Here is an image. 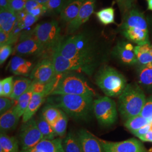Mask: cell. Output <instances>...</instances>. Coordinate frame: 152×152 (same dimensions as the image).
Returning <instances> with one entry per match:
<instances>
[{"label":"cell","mask_w":152,"mask_h":152,"mask_svg":"<svg viewBox=\"0 0 152 152\" xmlns=\"http://www.w3.org/2000/svg\"><path fill=\"white\" fill-rule=\"evenodd\" d=\"M57 49L66 58L99 63L96 40L88 31L63 37Z\"/></svg>","instance_id":"6da1fadb"},{"label":"cell","mask_w":152,"mask_h":152,"mask_svg":"<svg viewBox=\"0 0 152 152\" xmlns=\"http://www.w3.org/2000/svg\"><path fill=\"white\" fill-rule=\"evenodd\" d=\"M49 104L54 105L68 115L78 120H87L93 112L94 97L78 95L50 96Z\"/></svg>","instance_id":"7a4b0ae2"},{"label":"cell","mask_w":152,"mask_h":152,"mask_svg":"<svg viewBox=\"0 0 152 152\" xmlns=\"http://www.w3.org/2000/svg\"><path fill=\"white\" fill-rule=\"evenodd\" d=\"M56 82L50 96L78 95L94 97L95 92L87 79L76 72L57 74Z\"/></svg>","instance_id":"3957f363"},{"label":"cell","mask_w":152,"mask_h":152,"mask_svg":"<svg viewBox=\"0 0 152 152\" xmlns=\"http://www.w3.org/2000/svg\"><path fill=\"white\" fill-rule=\"evenodd\" d=\"M120 31L128 40L137 45L149 43L146 18L136 9H131L123 18Z\"/></svg>","instance_id":"277c9868"},{"label":"cell","mask_w":152,"mask_h":152,"mask_svg":"<svg viewBox=\"0 0 152 152\" xmlns=\"http://www.w3.org/2000/svg\"><path fill=\"white\" fill-rule=\"evenodd\" d=\"M145 95L136 83L127 84L118 97V110L122 118L127 121L140 115L146 102Z\"/></svg>","instance_id":"5b68a950"},{"label":"cell","mask_w":152,"mask_h":152,"mask_svg":"<svg viewBox=\"0 0 152 152\" xmlns=\"http://www.w3.org/2000/svg\"><path fill=\"white\" fill-rule=\"evenodd\" d=\"M95 82L106 96L112 98L119 97L127 85L124 75L108 65L104 66L98 71Z\"/></svg>","instance_id":"8992f818"},{"label":"cell","mask_w":152,"mask_h":152,"mask_svg":"<svg viewBox=\"0 0 152 152\" xmlns=\"http://www.w3.org/2000/svg\"><path fill=\"white\" fill-rule=\"evenodd\" d=\"M33 35L41 44L48 53H53L59 46L62 39L61 29L55 20L38 24L33 29Z\"/></svg>","instance_id":"52a82bcc"},{"label":"cell","mask_w":152,"mask_h":152,"mask_svg":"<svg viewBox=\"0 0 152 152\" xmlns=\"http://www.w3.org/2000/svg\"><path fill=\"white\" fill-rule=\"evenodd\" d=\"M51 58L56 74L76 72L84 73L90 76L94 72L98 65L97 63L66 58L60 54L57 48L53 53Z\"/></svg>","instance_id":"ba28073f"},{"label":"cell","mask_w":152,"mask_h":152,"mask_svg":"<svg viewBox=\"0 0 152 152\" xmlns=\"http://www.w3.org/2000/svg\"><path fill=\"white\" fill-rule=\"evenodd\" d=\"M93 113L100 124L103 126L113 125L117 120V104L107 96L94 100Z\"/></svg>","instance_id":"9c48e42d"},{"label":"cell","mask_w":152,"mask_h":152,"mask_svg":"<svg viewBox=\"0 0 152 152\" xmlns=\"http://www.w3.org/2000/svg\"><path fill=\"white\" fill-rule=\"evenodd\" d=\"M14 50V53L20 56H45L48 53L44 46L33 35L32 31L22 33Z\"/></svg>","instance_id":"30bf717a"},{"label":"cell","mask_w":152,"mask_h":152,"mask_svg":"<svg viewBox=\"0 0 152 152\" xmlns=\"http://www.w3.org/2000/svg\"><path fill=\"white\" fill-rule=\"evenodd\" d=\"M42 140L44 137L34 117L23 124L19 133V142L21 150L32 148Z\"/></svg>","instance_id":"8fae6325"},{"label":"cell","mask_w":152,"mask_h":152,"mask_svg":"<svg viewBox=\"0 0 152 152\" xmlns=\"http://www.w3.org/2000/svg\"><path fill=\"white\" fill-rule=\"evenodd\" d=\"M52 58L45 56L34 65L29 78L36 83L47 84L56 76Z\"/></svg>","instance_id":"7c38bea8"},{"label":"cell","mask_w":152,"mask_h":152,"mask_svg":"<svg viewBox=\"0 0 152 152\" xmlns=\"http://www.w3.org/2000/svg\"><path fill=\"white\" fill-rule=\"evenodd\" d=\"M98 140L104 152H148L141 141L134 138L119 142L105 141L99 138Z\"/></svg>","instance_id":"4fadbf2b"},{"label":"cell","mask_w":152,"mask_h":152,"mask_svg":"<svg viewBox=\"0 0 152 152\" xmlns=\"http://www.w3.org/2000/svg\"><path fill=\"white\" fill-rule=\"evenodd\" d=\"M96 0H86L76 18L68 23L66 33L72 34L88 21L94 12Z\"/></svg>","instance_id":"5bb4252c"},{"label":"cell","mask_w":152,"mask_h":152,"mask_svg":"<svg viewBox=\"0 0 152 152\" xmlns=\"http://www.w3.org/2000/svg\"><path fill=\"white\" fill-rule=\"evenodd\" d=\"M77 136L83 152H104L98 137L87 130H80L77 132Z\"/></svg>","instance_id":"9a60e30c"},{"label":"cell","mask_w":152,"mask_h":152,"mask_svg":"<svg viewBox=\"0 0 152 152\" xmlns=\"http://www.w3.org/2000/svg\"><path fill=\"white\" fill-rule=\"evenodd\" d=\"M134 49L135 47L130 42H121L114 48V54L123 64L134 65L137 62Z\"/></svg>","instance_id":"2e32d148"},{"label":"cell","mask_w":152,"mask_h":152,"mask_svg":"<svg viewBox=\"0 0 152 152\" xmlns=\"http://www.w3.org/2000/svg\"><path fill=\"white\" fill-rule=\"evenodd\" d=\"M34 66L31 61L16 55L10 61L9 69L16 76L29 77Z\"/></svg>","instance_id":"e0dca14e"},{"label":"cell","mask_w":152,"mask_h":152,"mask_svg":"<svg viewBox=\"0 0 152 152\" xmlns=\"http://www.w3.org/2000/svg\"><path fill=\"white\" fill-rule=\"evenodd\" d=\"M48 95L45 92H34L31 100L26 112L22 116L23 123L26 122L33 117V115L41 107Z\"/></svg>","instance_id":"ac0fdd59"},{"label":"cell","mask_w":152,"mask_h":152,"mask_svg":"<svg viewBox=\"0 0 152 152\" xmlns=\"http://www.w3.org/2000/svg\"><path fill=\"white\" fill-rule=\"evenodd\" d=\"M86 0H67L60 13L61 19L65 23H69L76 18Z\"/></svg>","instance_id":"d6986e66"},{"label":"cell","mask_w":152,"mask_h":152,"mask_svg":"<svg viewBox=\"0 0 152 152\" xmlns=\"http://www.w3.org/2000/svg\"><path fill=\"white\" fill-rule=\"evenodd\" d=\"M20 118L15 113L14 107L4 114H1V132L6 134L7 132L15 130L18 125Z\"/></svg>","instance_id":"ffe728a7"},{"label":"cell","mask_w":152,"mask_h":152,"mask_svg":"<svg viewBox=\"0 0 152 152\" xmlns=\"http://www.w3.org/2000/svg\"><path fill=\"white\" fill-rule=\"evenodd\" d=\"M18 20L17 14L11 10H0V30L10 33L15 27Z\"/></svg>","instance_id":"44dd1931"},{"label":"cell","mask_w":152,"mask_h":152,"mask_svg":"<svg viewBox=\"0 0 152 152\" xmlns=\"http://www.w3.org/2000/svg\"><path fill=\"white\" fill-rule=\"evenodd\" d=\"M33 148L39 152H65L63 147V139L60 137L53 140H42Z\"/></svg>","instance_id":"7402d4cb"},{"label":"cell","mask_w":152,"mask_h":152,"mask_svg":"<svg viewBox=\"0 0 152 152\" xmlns=\"http://www.w3.org/2000/svg\"><path fill=\"white\" fill-rule=\"evenodd\" d=\"M32 83V81L29 78L25 77L14 78L12 92L9 98L15 101L17 100L27 90Z\"/></svg>","instance_id":"603a6c76"},{"label":"cell","mask_w":152,"mask_h":152,"mask_svg":"<svg viewBox=\"0 0 152 152\" xmlns=\"http://www.w3.org/2000/svg\"><path fill=\"white\" fill-rule=\"evenodd\" d=\"M33 93L34 88L32 82L27 90L16 100V104L14 106V109L15 113L19 117H22L26 112L31 100Z\"/></svg>","instance_id":"cb8c5ba5"},{"label":"cell","mask_w":152,"mask_h":152,"mask_svg":"<svg viewBox=\"0 0 152 152\" xmlns=\"http://www.w3.org/2000/svg\"><path fill=\"white\" fill-rule=\"evenodd\" d=\"M134 51L137 61L141 65L152 63V45L150 43L137 45Z\"/></svg>","instance_id":"d4e9b609"},{"label":"cell","mask_w":152,"mask_h":152,"mask_svg":"<svg viewBox=\"0 0 152 152\" xmlns=\"http://www.w3.org/2000/svg\"><path fill=\"white\" fill-rule=\"evenodd\" d=\"M0 148L4 152H20L19 142L15 137L7 135L6 133L1 132Z\"/></svg>","instance_id":"484cf974"},{"label":"cell","mask_w":152,"mask_h":152,"mask_svg":"<svg viewBox=\"0 0 152 152\" xmlns=\"http://www.w3.org/2000/svg\"><path fill=\"white\" fill-rule=\"evenodd\" d=\"M63 147L65 152H83L77 135L69 132L63 139Z\"/></svg>","instance_id":"4316f807"},{"label":"cell","mask_w":152,"mask_h":152,"mask_svg":"<svg viewBox=\"0 0 152 152\" xmlns=\"http://www.w3.org/2000/svg\"><path fill=\"white\" fill-rule=\"evenodd\" d=\"M137 79L142 86L152 88V63L141 65L137 72Z\"/></svg>","instance_id":"83f0119b"},{"label":"cell","mask_w":152,"mask_h":152,"mask_svg":"<svg viewBox=\"0 0 152 152\" xmlns=\"http://www.w3.org/2000/svg\"><path fill=\"white\" fill-rule=\"evenodd\" d=\"M38 129L45 140H53L55 139L56 134H55L52 125L44 118L41 113L36 120Z\"/></svg>","instance_id":"f1b7e54d"},{"label":"cell","mask_w":152,"mask_h":152,"mask_svg":"<svg viewBox=\"0 0 152 152\" xmlns=\"http://www.w3.org/2000/svg\"><path fill=\"white\" fill-rule=\"evenodd\" d=\"M24 10L38 19L46 14L45 5L33 0H27Z\"/></svg>","instance_id":"f546056e"},{"label":"cell","mask_w":152,"mask_h":152,"mask_svg":"<svg viewBox=\"0 0 152 152\" xmlns=\"http://www.w3.org/2000/svg\"><path fill=\"white\" fill-rule=\"evenodd\" d=\"M18 20L16 25L22 31L31 27L37 22L38 19L24 10L16 12Z\"/></svg>","instance_id":"4dcf8cb0"},{"label":"cell","mask_w":152,"mask_h":152,"mask_svg":"<svg viewBox=\"0 0 152 152\" xmlns=\"http://www.w3.org/2000/svg\"><path fill=\"white\" fill-rule=\"evenodd\" d=\"M61 112V110L60 109L58 108L54 105L48 104L42 109L41 114L44 118L53 126L59 118Z\"/></svg>","instance_id":"1f68e13d"},{"label":"cell","mask_w":152,"mask_h":152,"mask_svg":"<svg viewBox=\"0 0 152 152\" xmlns=\"http://www.w3.org/2000/svg\"><path fill=\"white\" fill-rule=\"evenodd\" d=\"M149 124L150 123L147 119L141 115H139L126 121L125 126L129 130L134 134L136 131Z\"/></svg>","instance_id":"d6a6232c"},{"label":"cell","mask_w":152,"mask_h":152,"mask_svg":"<svg viewBox=\"0 0 152 152\" xmlns=\"http://www.w3.org/2000/svg\"><path fill=\"white\" fill-rule=\"evenodd\" d=\"M68 122V115L61 110L59 118L55 122L54 124L53 125V127L55 134H56V136L60 137H64L65 136L66 132Z\"/></svg>","instance_id":"836d02e7"},{"label":"cell","mask_w":152,"mask_h":152,"mask_svg":"<svg viewBox=\"0 0 152 152\" xmlns=\"http://www.w3.org/2000/svg\"><path fill=\"white\" fill-rule=\"evenodd\" d=\"M99 20L104 25L115 23L114 9L112 7H107L102 9L96 13Z\"/></svg>","instance_id":"e575fe53"},{"label":"cell","mask_w":152,"mask_h":152,"mask_svg":"<svg viewBox=\"0 0 152 152\" xmlns=\"http://www.w3.org/2000/svg\"><path fill=\"white\" fill-rule=\"evenodd\" d=\"M66 1L67 0H49L45 5L46 8V14H60Z\"/></svg>","instance_id":"d590c367"},{"label":"cell","mask_w":152,"mask_h":152,"mask_svg":"<svg viewBox=\"0 0 152 152\" xmlns=\"http://www.w3.org/2000/svg\"><path fill=\"white\" fill-rule=\"evenodd\" d=\"M119 7L123 18L132 9L134 0H115Z\"/></svg>","instance_id":"8d00e7d4"},{"label":"cell","mask_w":152,"mask_h":152,"mask_svg":"<svg viewBox=\"0 0 152 152\" xmlns=\"http://www.w3.org/2000/svg\"><path fill=\"white\" fill-rule=\"evenodd\" d=\"M14 78L12 76H10L2 80L3 82V95L2 97L9 98L10 96L13 89Z\"/></svg>","instance_id":"74e56055"},{"label":"cell","mask_w":152,"mask_h":152,"mask_svg":"<svg viewBox=\"0 0 152 152\" xmlns=\"http://www.w3.org/2000/svg\"><path fill=\"white\" fill-rule=\"evenodd\" d=\"M140 115L147 119L149 123L152 122V96L146 100L145 104Z\"/></svg>","instance_id":"f35d334b"},{"label":"cell","mask_w":152,"mask_h":152,"mask_svg":"<svg viewBox=\"0 0 152 152\" xmlns=\"http://www.w3.org/2000/svg\"><path fill=\"white\" fill-rule=\"evenodd\" d=\"M18 41L12 34L11 33H7L0 30V47L6 45L15 44Z\"/></svg>","instance_id":"ab89813d"},{"label":"cell","mask_w":152,"mask_h":152,"mask_svg":"<svg viewBox=\"0 0 152 152\" xmlns=\"http://www.w3.org/2000/svg\"><path fill=\"white\" fill-rule=\"evenodd\" d=\"M16 104V101L10 98L1 97L0 98V113L4 114L12 108Z\"/></svg>","instance_id":"60d3db41"},{"label":"cell","mask_w":152,"mask_h":152,"mask_svg":"<svg viewBox=\"0 0 152 152\" xmlns=\"http://www.w3.org/2000/svg\"><path fill=\"white\" fill-rule=\"evenodd\" d=\"M13 51L11 45H6L0 47V64L2 65L10 56Z\"/></svg>","instance_id":"b9f144b4"},{"label":"cell","mask_w":152,"mask_h":152,"mask_svg":"<svg viewBox=\"0 0 152 152\" xmlns=\"http://www.w3.org/2000/svg\"><path fill=\"white\" fill-rule=\"evenodd\" d=\"M27 0H9L10 7L12 11L18 12L24 9Z\"/></svg>","instance_id":"7bdbcfd3"},{"label":"cell","mask_w":152,"mask_h":152,"mask_svg":"<svg viewBox=\"0 0 152 152\" xmlns=\"http://www.w3.org/2000/svg\"><path fill=\"white\" fill-rule=\"evenodd\" d=\"M151 127V125L150 123L148 125L144 126V127H141V129H140L139 130L136 131V132H134L133 134L137 137H138L139 138H140L141 136L146 134L147 132L150 130Z\"/></svg>","instance_id":"ee69618b"},{"label":"cell","mask_w":152,"mask_h":152,"mask_svg":"<svg viewBox=\"0 0 152 152\" xmlns=\"http://www.w3.org/2000/svg\"><path fill=\"white\" fill-rule=\"evenodd\" d=\"M151 127L150 130L147 132L146 134L141 136L139 139L143 141L147 142H152V122L151 123Z\"/></svg>","instance_id":"f6af8a7d"},{"label":"cell","mask_w":152,"mask_h":152,"mask_svg":"<svg viewBox=\"0 0 152 152\" xmlns=\"http://www.w3.org/2000/svg\"><path fill=\"white\" fill-rule=\"evenodd\" d=\"M11 10L10 7L9 0H0V10Z\"/></svg>","instance_id":"bcb514c9"},{"label":"cell","mask_w":152,"mask_h":152,"mask_svg":"<svg viewBox=\"0 0 152 152\" xmlns=\"http://www.w3.org/2000/svg\"><path fill=\"white\" fill-rule=\"evenodd\" d=\"M148 3V9L152 11V0H146Z\"/></svg>","instance_id":"7dc6e473"},{"label":"cell","mask_w":152,"mask_h":152,"mask_svg":"<svg viewBox=\"0 0 152 152\" xmlns=\"http://www.w3.org/2000/svg\"><path fill=\"white\" fill-rule=\"evenodd\" d=\"M20 152H39L37 151V150L34 149L33 148L29 149H27V150H21Z\"/></svg>","instance_id":"c3c4849f"},{"label":"cell","mask_w":152,"mask_h":152,"mask_svg":"<svg viewBox=\"0 0 152 152\" xmlns=\"http://www.w3.org/2000/svg\"><path fill=\"white\" fill-rule=\"evenodd\" d=\"M34 1H36L39 4H41L42 5H46L47 4V2L49 1V0H33Z\"/></svg>","instance_id":"681fc988"}]
</instances>
